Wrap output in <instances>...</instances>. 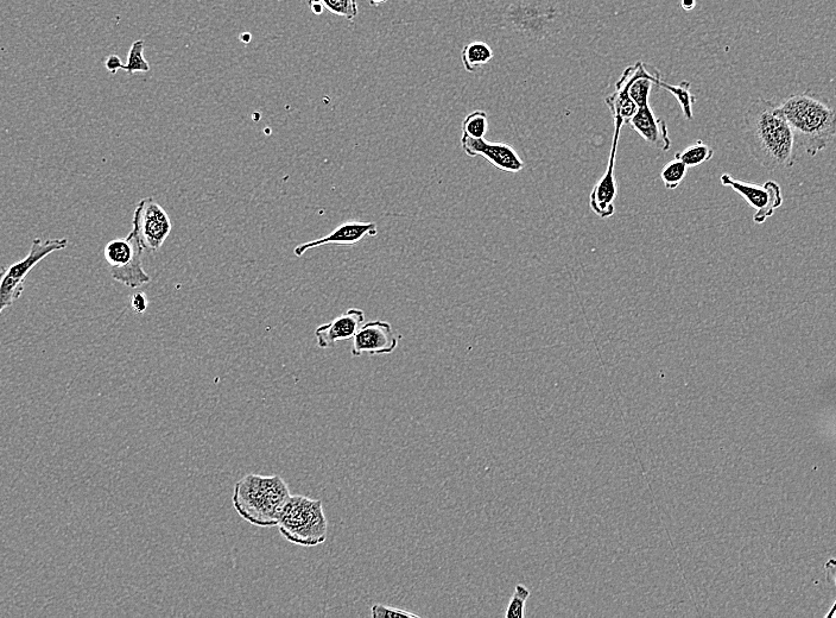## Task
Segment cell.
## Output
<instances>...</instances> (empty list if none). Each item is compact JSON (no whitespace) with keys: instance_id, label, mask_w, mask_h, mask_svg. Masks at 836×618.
<instances>
[{"instance_id":"cell-16","label":"cell","mask_w":836,"mask_h":618,"mask_svg":"<svg viewBox=\"0 0 836 618\" xmlns=\"http://www.w3.org/2000/svg\"><path fill=\"white\" fill-rule=\"evenodd\" d=\"M493 59V50L489 44L474 41L466 44L461 52V61L468 73L478 72Z\"/></svg>"},{"instance_id":"cell-14","label":"cell","mask_w":836,"mask_h":618,"mask_svg":"<svg viewBox=\"0 0 836 618\" xmlns=\"http://www.w3.org/2000/svg\"><path fill=\"white\" fill-rule=\"evenodd\" d=\"M636 65L627 67L616 85V92L605 99L614 119V134H620L624 125L629 124L638 111L630 96V86L636 78Z\"/></svg>"},{"instance_id":"cell-26","label":"cell","mask_w":836,"mask_h":618,"mask_svg":"<svg viewBox=\"0 0 836 618\" xmlns=\"http://www.w3.org/2000/svg\"><path fill=\"white\" fill-rule=\"evenodd\" d=\"M105 68L111 74H117L120 69L124 68V63L120 60L118 55H110L105 61Z\"/></svg>"},{"instance_id":"cell-4","label":"cell","mask_w":836,"mask_h":618,"mask_svg":"<svg viewBox=\"0 0 836 618\" xmlns=\"http://www.w3.org/2000/svg\"><path fill=\"white\" fill-rule=\"evenodd\" d=\"M278 529L285 540L303 547L325 544L328 523L320 500L302 495H291L285 504Z\"/></svg>"},{"instance_id":"cell-7","label":"cell","mask_w":836,"mask_h":618,"mask_svg":"<svg viewBox=\"0 0 836 618\" xmlns=\"http://www.w3.org/2000/svg\"><path fill=\"white\" fill-rule=\"evenodd\" d=\"M173 224L164 208L152 198L139 201L133 214L132 230L141 239L149 254L160 251L170 235Z\"/></svg>"},{"instance_id":"cell-11","label":"cell","mask_w":836,"mask_h":618,"mask_svg":"<svg viewBox=\"0 0 836 618\" xmlns=\"http://www.w3.org/2000/svg\"><path fill=\"white\" fill-rule=\"evenodd\" d=\"M399 338L394 336L391 325L386 321H369L360 327L353 338L352 356L359 357L364 353L371 356L389 355L397 349Z\"/></svg>"},{"instance_id":"cell-10","label":"cell","mask_w":836,"mask_h":618,"mask_svg":"<svg viewBox=\"0 0 836 618\" xmlns=\"http://www.w3.org/2000/svg\"><path fill=\"white\" fill-rule=\"evenodd\" d=\"M620 134L613 135L610 159H608L606 172L593 187L589 195V206L592 211L601 219H608L616 213V199L618 197V184L616 179V157Z\"/></svg>"},{"instance_id":"cell-15","label":"cell","mask_w":836,"mask_h":618,"mask_svg":"<svg viewBox=\"0 0 836 618\" xmlns=\"http://www.w3.org/2000/svg\"><path fill=\"white\" fill-rule=\"evenodd\" d=\"M632 130H635L643 140L658 150L667 153L671 148V140L667 124L663 119L657 118L649 106L638 107V111L630 121Z\"/></svg>"},{"instance_id":"cell-27","label":"cell","mask_w":836,"mask_h":618,"mask_svg":"<svg viewBox=\"0 0 836 618\" xmlns=\"http://www.w3.org/2000/svg\"><path fill=\"white\" fill-rule=\"evenodd\" d=\"M310 6V10L313 11L315 15H321L325 6L321 3V0H309L308 2Z\"/></svg>"},{"instance_id":"cell-24","label":"cell","mask_w":836,"mask_h":618,"mask_svg":"<svg viewBox=\"0 0 836 618\" xmlns=\"http://www.w3.org/2000/svg\"><path fill=\"white\" fill-rule=\"evenodd\" d=\"M131 307L133 311H135L137 314H143L147 312V309L149 307V300L147 298V295H145L144 293H137L133 295L131 298Z\"/></svg>"},{"instance_id":"cell-28","label":"cell","mask_w":836,"mask_h":618,"mask_svg":"<svg viewBox=\"0 0 836 618\" xmlns=\"http://www.w3.org/2000/svg\"><path fill=\"white\" fill-rule=\"evenodd\" d=\"M681 6L684 11H692L696 6V0H681Z\"/></svg>"},{"instance_id":"cell-1","label":"cell","mask_w":836,"mask_h":618,"mask_svg":"<svg viewBox=\"0 0 836 618\" xmlns=\"http://www.w3.org/2000/svg\"><path fill=\"white\" fill-rule=\"evenodd\" d=\"M745 142L750 154L768 170L795 165L797 143L779 105L771 100H753L744 115Z\"/></svg>"},{"instance_id":"cell-17","label":"cell","mask_w":836,"mask_h":618,"mask_svg":"<svg viewBox=\"0 0 836 618\" xmlns=\"http://www.w3.org/2000/svg\"><path fill=\"white\" fill-rule=\"evenodd\" d=\"M714 150L702 141H696L690 147L676 153L675 159L680 160L688 168L698 167L712 160Z\"/></svg>"},{"instance_id":"cell-9","label":"cell","mask_w":836,"mask_h":618,"mask_svg":"<svg viewBox=\"0 0 836 618\" xmlns=\"http://www.w3.org/2000/svg\"><path fill=\"white\" fill-rule=\"evenodd\" d=\"M461 148L470 157L481 156L505 173H519L525 167L524 161L519 157L517 151L511 145L502 142H489L485 138H475L462 135Z\"/></svg>"},{"instance_id":"cell-23","label":"cell","mask_w":836,"mask_h":618,"mask_svg":"<svg viewBox=\"0 0 836 618\" xmlns=\"http://www.w3.org/2000/svg\"><path fill=\"white\" fill-rule=\"evenodd\" d=\"M373 618H417L418 616L410 611L388 607L384 604H375L371 608Z\"/></svg>"},{"instance_id":"cell-3","label":"cell","mask_w":836,"mask_h":618,"mask_svg":"<svg viewBox=\"0 0 836 618\" xmlns=\"http://www.w3.org/2000/svg\"><path fill=\"white\" fill-rule=\"evenodd\" d=\"M291 497L281 476L246 475L233 491V507L246 522L257 527L278 525L282 510Z\"/></svg>"},{"instance_id":"cell-29","label":"cell","mask_w":836,"mask_h":618,"mask_svg":"<svg viewBox=\"0 0 836 618\" xmlns=\"http://www.w3.org/2000/svg\"><path fill=\"white\" fill-rule=\"evenodd\" d=\"M386 2H389V0H369V3H370L371 6H378V5L384 4Z\"/></svg>"},{"instance_id":"cell-12","label":"cell","mask_w":836,"mask_h":618,"mask_svg":"<svg viewBox=\"0 0 836 618\" xmlns=\"http://www.w3.org/2000/svg\"><path fill=\"white\" fill-rule=\"evenodd\" d=\"M377 235L378 229L375 223L346 222L325 237L299 245L295 248L294 254L296 257H302L308 250L329 244L338 245V247H353V245L363 241L365 237H376Z\"/></svg>"},{"instance_id":"cell-2","label":"cell","mask_w":836,"mask_h":618,"mask_svg":"<svg viewBox=\"0 0 836 618\" xmlns=\"http://www.w3.org/2000/svg\"><path fill=\"white\" fill-rule=\"evenodd\" d=\"M795 135L797 145L810 156L829 147L836 137V110L816 94L795 93L779 105Z\"/></svg>"},{"instance_id":"cell-22","label":"cell","mask_w":836,"mask_h":618,"mask_svg":"<svg viewBox=\"0 0 836 618\" xmlns=\"http://www.w3.org/2000/svg\"><path fill=\"white\" fill-rule=\"evenodd\" d=\"M530 597V590L527 586L518 584L515 589V594L511 597L508 609H506V618H523L525 603Z\"/></svg>"},{"instance_id":"cell-19","label":"cell","mask_w":836,"mask_h":618,"mask_svg":"<svg viewBox=\"0 0 836 618\" xmlns=\"http://www.w3.org/2000/svg\"><path fill=\"white\" fill-rule=\"evenodd\" d=\"M487 131H489V118L485 111H474L462 122V135L475 138V140L485 138Z\"/></svg>"},{"instance_id":"cell-25","label":"cell","mask_w":836,"mask_h":618,"mask_svg":"<svg viewBox=\"0 0 836 618\" xmlns=\"http://www.w3.org/2000/svg\"><path fill=\"white\" fill-rule=\"evenodd\" d=\"M825 571H826V576H827L828 582L833 583L835 585V588H836V560L835 559H829L827 561V563L825 565ZM832 616H836V602L833 605L832 610L829 611V614H827V617H832Z\"/></svg>"},{"instance_id":"cell-6","label":"cell","mask_w":836,"mask_h":618,"mask_svg":"<svg viewBox=\"0 0 836 618\" xmlns=\"http://www.w3.org/2000/svg\"><path fill=\"white\" fill-rule=\"evenodd\" d=\"M67 245L68 239L66 238L47 239V241L36 238L24 260L3 268L2 283H0V312L3 313L6 308L11 307L21 298L25 280L37 264L54 252L66 249Z\"/></svg>"},{"instance_id":"cell-21","label":"cell","mask_w":836,"mask_h":618,"mask_svg":"<svg viewBox=\"0 0 836 618\" xmlns=\"http://www.w3.org/2000/svg\"><path fill=\"white\" fill-rule=\"evenodd\" d=\"M687 173L688 167L682 161L675 159L669 162L661 172L664 187L668 191H675L682 184L683 180L686 179Z\"/></svg>"},{"instance_id":"cell-20","label":"cell","mask_w":836,"mask_h":618,"mask_svg":"<svg viewBox=\"0 0 836 618\" xmlns=\"http://www.w3.org/2000/svg\"><path fill=\"white\" fill-rule=\"evenodd\" d=\"M123 71L128 73L130 77L136 73H148L150 71V63L144 58L143 40L132 43L128 55V63L124 65Z\"/></svg>"},{"instance_id":"cell-18","label":"cell","mask_w":836,"mask_h":618,"mask_svg":"<svg viewBox=\"0 0 836 618\" xmlns=\"http://www.w3.org/2000/svg\"><path fill=\"white\" fill-rule=\"evenodd\" d=\"M690 86H692V84L688 83V81H682V83L677 86L669 85L662 79L660 80V83H658V88H664L665 91L673 94V96L677 99V102L681 105L684 118L688 119V121H692L694 118L693 105L696 103V97L690 93Z\"/></svg>"},{"instance_id":"cell-13","label":"cell","mask_w":836,"mask_h":618,"mask_svg":"<svg viewBox=\"0 0 836 618\" xmlns=\"http://www.w3.org/2000/svg\"><path fill=\"white\" fill-rule=\"evenodd\" d=\"M365 320L364 311L351 308L331 323L321 325L315 331L316 342L321 349H332L340 340L356 337Z\"/></svg>"},{"instance_id":"cell-8","label":"cell","mask_w":836,"mask_h":618,"mask_svg":"<svg viewBox=\"0 0 836 618\" xmlns=\"http://www.w3.org/2000/svg\"><path fill=\"white\" fill-rule=\"evenodd\" d=\"M720 181L722 186L731 187L756 210L753 216V222L756 224L765 223V220L774 216L777 208L783 204L781 187L775 181L771 180L759 186L734 179L730 174L721 175Z\"/></svg>"},{"instance_id":"cell-5","label":"cell","mask_w":836,"mask_h":618,"mask_svg":"<svg viewBox=\"0 0 836 618\" xmlns=\"http://www.w3.org/2000/svg\"><path fill=\"white\" fill-rule=\"evenodd\" d=\"M144 247L135 231L125 239H116L106 245L105 261L109 264L113 280L129 288H139L151 281L143 269Z\"/></svg>"}]
</instances>
